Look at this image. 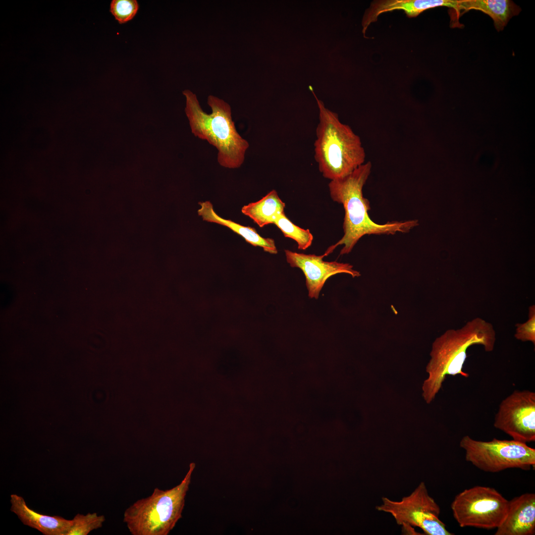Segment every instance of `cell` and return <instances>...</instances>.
I'll return each mask as SVG.
<instances>
[{"instance_id":"cell-1","label":"cell","mask_w":535,"mask_h":535,"mask_svg":"<svg viewBox=\"0 0 535 535\" xmlns=\"http://www.w3.org/2000/svg\"><path fill=\"white\" fill-rule=\"evenodd\" d=\"M370 161L361 165L348 175L330 180L328 184L332 200L341 204L345 215L344 235L337 243L330 246L322 255L331 253L338 246L343 245L340 255L349 254L359 239L365 235H393L407 233L419 225L418 220L388 221L382 224L374 222L368 214L371 210L370 201L364 198L363 188L371 172Z\"/></svg>"},{"instance_id":"cell-2","label":"cell","mask_w":535,"mask_h":535,"mask_svg":"<svg viewBox=\"0 0 535 535\" xmlns=\"http://www.w3.org/2000/svg\"><path fill=\"white\" fill-rule=\"evenodd\" d=\"M495 339L493 325L480 318L468 321L460 328L448 329L437 337L432 343L430 359L426 367L428 376L422 386L426 402L429 404L433 401L447 375L469 377L463 368L470 346L482 345L485 351L490 352Z\"/></svg>"},{"instance_id":"cell-3","label":"cell","mask_w":535,"mask_h":535,"mask_svg":"<svg viewBox=\"0 0 535 535\" xmlns=\"http://www.w3.org/2000/svg\"><path fill=\"white\" fill-rule=\"evenodd\" d=\"M314 95L319 108L316 129L314 158L322 176L330 180L343 178L365 162L366 152L360 137L341 122L337 113L326 108Z\"/></svg>"},{"instance_id":"cell-4","label":"cell","mask_w":535,"mask_h":535,"mask_svg":"<svg viewBox=\"0 0 535 535\" xmlns=\"http://www.w3.org/2000/svg\"><path fill=\"white\" fill-rule=\"evenodd\" d=\"M183 94L186 98L185 111L192 133L216 148L217 160L221 166L228 168L241 166L249 144L237 131L230 105L222 99L210 95L207 103L212 113L209 114L202 109L194 93L185 90Z\"/></svg>"},{"instance_id":"cell-5","label":"cell","mask_w":535,"mask_h":535,"mask_svg":"<svg viewBox=\"0 0 535 535\" xmlns=\"http://www.w3.org/2000/svg\"><path fill=\"white\" fill-rule=\"evenodd\" d=\"M194 462L181 482L172 488L158 487L127 508L123 522L132 535H167L182 518L185 497L195 468Z\"/></svg>"},{"instance_id":"cell-6","label":"cell","mask_w":535,"mask_h":535,"mask_svg":"<svg viewBox=\"0 0 535 535\" xmlns=\"http://www.w3.org/2000/svg\"><path fill=\"white\" fill-rule=\"evenodd\" d=\"M459 445L465 451V460L486 472L510 468L529 470L535 465V449L513 439L483 441L465 435Z\"/></svg>"},{"instance_id":"cell-7","label":"cell","mask_w":535,"mask_h":535,"mask_svg":"<svg viewBox=\"0 0 535 535\" xmlns=\"http://www.w3.org/2000/svg\"><path fill=\"white\" fill-rule=\"evenodd\" d=\"M509 501L492 487L477 485L457 494L451 504L461 527L497 528L508 513Z\"/></svg>"},{"instance_id":"cell-8","label":"cell","mask_w":535,"mask_h":535,"mask_svg":"<svg viewBox=\"0 0 535 535\" xmlns=\"http://www.w3.org/2000/svg\"><path fill=\"white\" fill-rule=\"evenodd\" d=\"M382 503L376 507L379 511L390 514L398 525L418 527L428 535H452L439 519L438 505L428 493L424 482H421L408 496L400 501L382 498Z\"/></svg>"},{"instance_id":"cell-9","label":"cell","mask_w":535,"mask_h":535,"mask_svg":"<svg viewBox=\"0 0 535 535\" xmlns=\"http://www.w3.org/2000/svg\"><path fill=\"white\" fill-rule=\"evenodd\" d=\"M494 427L513 440L527 443L535 441V393L514 390L500 403Z\"/></svg>"},{"instance_id":"cell-10","label":"cell","mask_w":535,"mask_h":535,"mask_svg":"<svg viewBox=\"0 0 535 535\" xmlns=\"http://www.w3.org/2000/svg\"><path fill=\"white\" fill-rule=\"evenodd\" d=\"M287 263L291 267L300 268L306 277V285L308 295L317 299L320 291L326 280L338 273H347L353 277L361 275L360 272L354 270L349 264L322 260L323 255L305 254L285 250Z\"/></svg>"},{"instance_id":"cell-11","label":"cell","mask_w":535,"mask_h":535,"mask_svg":"<svg viewBox=\"0 0 535 535\" xmlns=\"http://www.w3.org/2000/svg\"><path fill=\"white\" fill-rule=\"evenodd\" d=\"M535 533V494L526 493L509 501L507 514L495 535H533Z\"/></svg>"},{"instance_id":"cell-12","label":"cell","mask_w":535,"mask_h":535,"mask_svg":"<svg viewBox=\"0 0 535 535\" xmlns=\"http://www.w3.org/2000/svg\"><path fill=\"white\" fill-rule=\"evenodd\" d=\"M457 0H380L374 1L366 10L362 25V32L365 34L369 26L377 21L382 13L394 10H402L409 18L415 17L423 11L439 6H446L457 9Z\"/></svg>"},{"instance_id":"cell-13","label":"cell","mask_w":535,"mask_h":535,"mask_svg":"<svg viewBox=\"0 0 535 535\" xmlns=\"http://www.w3.org/2000/svg\"><path fill=\"white\" fill-rule=\"evenodd\" d=\"M10 510L25 525L35 529L45 535H66L72 520L62 517L38 513L27 505L24 498L15 494L10 495Z\"/></svg>"},{"instance_id":"cell-14","label":"cell","mask_w":535,"mask_h":535,"mask_svg":"<svg viewBox=\"0 0 535 535\" xmlns=\"http://www.w3.org/2000/svg\"><path fill=\"white\" fill-rule=\"evenodd\" d=\"M480 10L489 15L498 31L502 30L513 16L518 15L521 8L509 0H457L455 11Z\"/></svg>"},{"instance_id":"cell-15","label":"cell","mask_w":535,"mask_h":535,"mask_svg":"<svg viewBox=\"0 0 535 535\" xmlns=\"http://www.w3.org/2000/svg\"><path fill=\"white\" fill-rule=\"evenodd\" d=\"M199 204L201 207L198 211V214L204 220L228 227L241 236L247 242L253 246L262 247L266 252L271 254L277 253L273 239L261 236L255 228L242 225L219 216L214 212L213 205L210 201L200 202Z\"/></svg>"},{"instance_id":"cell-16","label":"cell","mask_w":535,"mask_h":535,"mask_svg":"<svg viewBox=\"0 0 535 535\" xmlns=\"http://www.w3.org/2000/svg\"><path fill=\"white\" fill-rule=\"evenodd\" d=\"M285 203L277 192L272 190L260 200L242 207L241 212L260 227L274 223L276 217L284 212Z\"/></svg>"},{"instance_id":"cell-17","label":"cell","mask_w":535,"mask_h":535,"mask_svg":"<svg viewBox=\"0 0 535 535\" xmlns=\"http://www.w3.org/2000/svg\"><path fill=\"white\" fill-rule=\"evenodd\" d=\"M274 224L281 230L285 237L291 238L297 242L298 249L305 250L312 245L313 236L310 231L293 223L286 216L284 212L276 217Z\"/></svg>"},{"instance_id":"cell-18","label":"cell","mask_w":535,"mask_h":535,"mask_svg":"<svg viewBox=\"0 0 535 535\" xmlns=\"http://www.w3.org/2000/svg\"><path fill=\"white\" fill-rule=\"evenodd\" d=\"M72 520V524L66 535H87L92 531L102 527L106 518L97 513L86 515L78 513Z\"/></svg>"},{"instance_id":"cell-19","label":"cell","mask_w":535,"mask_h":535,"mask_svg":"<svg viewBox=\"0 0 535 535\" xmlns=\"http://www.w3.org/2000/svg\"><path fill=\"white\" fill-rule=\"evenodd\" d=\"M138 9L139 4L136 0H112L110 3V11L120 24L131 20Z\"/></svg>"},{"instance_id":"cell-20","label":"cell","mask_w":535,"mask_h":535,"mask_svg":"<svg viewBox=\"0 0 535 535\" xmlns=\"http://www.w3.org/2000/svg\"><path fill=\"white\" fill-rule=\"evenodd\" d=\"M515 338L523 342L530 341L535 344V306L532 305L529 309V319L523 323H518Z\"/></svg>"}]
</instances>
